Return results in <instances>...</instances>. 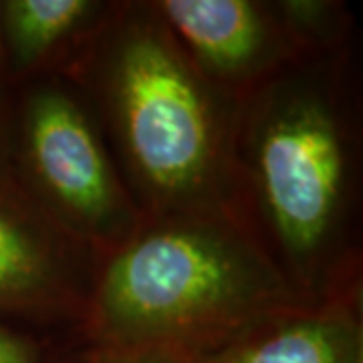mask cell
<instances>
[{
    "label": "cell",
    "instance_id": "cell-1",
    "mask_svg": "<svg viewBox=\"0 0 363 363\" xmlns=\"http://www.w3.org/2000/svg\"><path fill=\"white\" fill-rule=\"evenodd\" d=\"M277 286L238 238L210 226H168L111 260L99 315L107 333L130 350H157L245 323L271 305Z\"/></svg>",
    "mask_w": 363,
    "mask_h": 363
},
{
    "label": "cell",
    "instance_id": "cell-2",
    "mask_svg": "<svg viewBox=\"0 0 363 363\" xmlns=\"http://www.w3.org/2000/svg\"><path fill=\"white\" fill-rule=\"evenodd\" d=\"M116 97L125 143L143 180L164 196L202 188L216 152L210 105L162 35L140 30L121 45Z\"/></svg>",
    "mask_w": 363,
    "mask_h": 363
},
{
    "label": "cell",
    "instance_id": "cell-3",
    "mask_svg": "<svg viewBox=\"0 0 363 363\" xmlns=\"http://www.w3.org/2000/svg\"><path fill=\"white\" fill-rule=\"evenodd\" d=\"M260 192L286 247L307 255L321 245L337 208L343 152L323 105L293 99L260 131Z\"/></svg>",
    "mask_w": 363,
    "mask_h": 363
},
{
    "label": "cell",
    "instance_id": "cell-4",
    "mask_svg": "<svg viewBox=\"0 0 363 363\" xmlns=\"http://www.w3.org/2000/svg\"><path fill=\"white\" fill-rule=\"evenodd\" d=\"M26 147L51 198L77 220L97 226L119 204L117 186L87 117L61 91H40L26 111Z\"/></svg>",
    "mask_w": 363,
    "mask_h": 363
},
{
    "label": "cell",
    "instance_id": "cell-5",
    "mask_svg": "<svg viewBox=\"0 0 363 363\" xmlns=\"http://www.w3.org/2000/svg\"><path fill=\"white\" fill-rule=\"evenodd\" d=\"M180 37L210 69H247L264 45V25L247 0H168L162 4Z\"/></svg>",
    "mask_w": 363,
    "mask_h": 363
},
{
    "label": "cell",
    "instance_id": "cell-6",
    "mask_svg": "<svg viewBox=\"0 0 363 363\" xmlns=\"http://www.w3.org/2000/svg\"><path fill=\"white\" fill-rule=\"evenodd\" d=\"M226 363H353V347L339 321L303 319L248 341Z\"/></svg>",
    "mask_w": 363,
    "mask_h": 363
},
{
    "label": "cell",
    "instance_id": "cell-7",
    "mask_svg": "<svg viewBox=\"0 0 363 363\" xmlns=\"http://www.w3.org/2000/svg\"><path fill=\"white\" fill-rule=\"evenodd\" d=\"M91 11L85 0H9L2 4V37L14 61L30 65L75 28Z\"/></svg>",
    "mask_w": 363,
    "mask_h": 363
},
{
    "label": "cell",
    "instance_id": "cell-8",
    "mask_svg": "<svg viewBox=\"0 0 363 363\" xmlns=\"http://www.w3.org/2000/svg\"><path fill=\"white\" fill-rule=\"evenodd\" d=\"M51 281L45 248L18 220L0 208V303L33 298Z\"/></svg>",
    "mask_w": 363,
    "mask_h": 363
},
{
    "label": "cell",
    "instance_id": "cell-9",
    "mask_svg": "<svg viewBox=\"0 0 363 363\" xmlns=\"http://www.w3.org/2000/svg\"><path fill=\"white\" fill-rule=\"evenodd\" d=\"M95 363H188L162 350H130L109 353Z\"/></svg>",
    "mask_w": 363,
    "mask_h": 363
},
{
    "label": "cell",
    "instance_id": "cell-10",
    "mask_svg": "<svg viewBox=\"0 0 363 363\" xmlns=\"http://www.w3.org/2000/svg\"><path fill=\"white\" fill-rule=\"evenodd\" d=\"M0 363H37L30 345L0 327Z\"/></svg>",
    "mask_w": 363,
    "mask_h": 363
},
{
    "label": "cell",
    "instance_id": "cell-11",
    "mask_svg": "<svg viewBox=\"0 0 363 363\" xmlns=\"http://www.w3.org/2000/svg\"><path fill=\"white\" fill-rule=\"evenodd\" d=\"M0 57H2V4H0Z\"/></svg>",
    "mask_w": 363,
    "mask_h": 363
}]
</instances>
